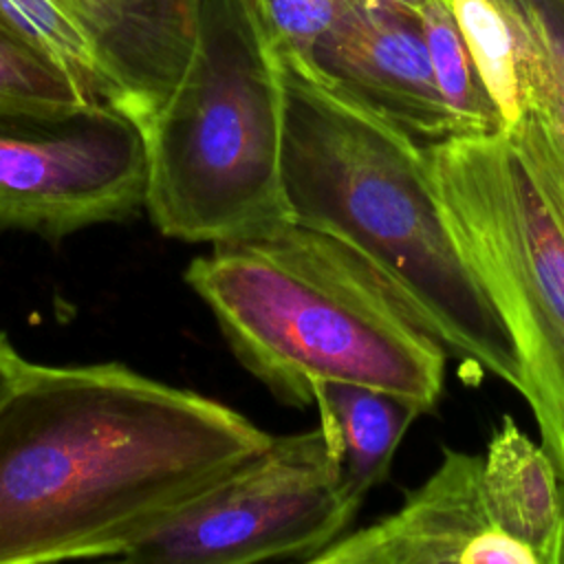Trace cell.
Wrapping results in <instances>:
<instances>
[{
	"label": "cell",
	"mask_w": 564,
	"mask_h": 564,
	"mask_svg": "<svg viewBox=\"0 0 564 564\" xmlns=\"http://www.w3.org/2000/svg\"><path fill=\"white\" fill-rule=\"evenodd\" d=\"M452 13L478 75L505 126L522 115L518 44L507 13L496 0H449Z\"/></svg>",
	"instance_id": "cell-16"
},
{
	"label": "cell",
	"mask_w": 564,
	"mask_h": 564,
	"mask_svg": "<svg viewBox=\"0 0 564 564\" xmlns=\"http://www.w3.org/2000/svg\"><path fill=\"white\" fill-rule=\"evenodd\" d=\"M443 218L522 366L520 394L564 480V225L509 128L425 143Z\"/></svg>",
	"instance_id": "cell-5"
},
{
	"label": "cell",
	"mask_w": 564,
	"mask_h": 564,
	"mask_svg": "<svg viewBox=\"0 0 564 564\" xmlns=\"http://www.w3.org/2000/svg\"><path fill=\"white\" fill-rule=\"evenodd\" d=\"M421 26L436 86L454 119L456 137L502 130L505 119L478 75L449 0H427L421 9Z\"/></svg>",
	"instance_id": "cell-14"
},
{
	"label": "cell",
	"mask_w": 564,
	"mask_h": 564,
	"mask_svg": "<svg viewBox=\"0 0 564 564\" xmlns=\"http://www.w3.org/2000/svg\"><path fill=\"white\" fill-rule=\"evenodd\" d=\"M282 126V62L253 0H198L189 64L143 128L154 227L214 245L291 218Z\"/></svg>",
	"instance_id": "cell-4"
},
{
	"label": "cell",
	"mask_w": 564,
	"mask_h": 564,
	"mask_svg": "<svg viewBox=\"0 0 564 564\" xmlns=\"http://www.w3.org/2000/svg\"><path fill=\"white\" fill-rule=\"evenodd\" d=\"M518 44L522 110H533L564 145V0H496Z\"/></svg>",
	"instance_id": "cell-13"
},
{
	"label": "cell",
	"mask_w": 564,
	"mask_h": 564,
	"mask_svg": "<svg viewBox=\"0 0 564 564\" xmlns=\"http://www.w3.org/2000/svg\"><path fill=\"white\" fill-rule=\"evenodd\" d=\"M90 104L73 77L0 9V115H64Z\"/></svg>",
	"instance_id": "cell-15"
},
{
	"label": "cell",
	"mask_w": 564,
	"mask_h": 564,
	"mask_svg": "<svg viewBox=\"0 0 564 564\" xmlns=\"http://www.w3.org/2000/svg\"><path fill=\"white\" fill-rule=\"evenodd\" d=\"M313 405L335 449L341 496L357 516L366 496L388 478L394 452L421 412L392 392L348 381H317Z\"/></svg>",
	"instance_id": "cell-12"
},
{
	"label": "cell",
	"mask_w": 564,
	"mask_h": 564,
	"mask_svg": "<svg viewBox=\"0 0 564 564\" xmlns=\"http://www.w3.org/2000/svg\"><path fill=\"white\" fill-rule=\"evenodd\" d=\"M328 84L421 143L456 137L432 70L421 13L383 0H344L306 59Z\"/></svg>",
	"instance_id": "cell-10"
},
{
	"label": "cell",
	"mask_w": 564,
	"mask_h": 564,
	"mask_svg": "<svg viewBox=\"0 0 564 564\" xmlns=\"http://www.w3.org/2000/svg\"><path fill=\"white\" fill-rule=\"evenodd\" d=\"M348 509L333 443L322 425L271 441L214 480L119 562L249 564L308 562L346 533Z\"/></svg>",
	"instance_id": "cell-6"
},
{
	"label": "cell",
	"mask_w": 564,
	"mask_h": 564,
	"mask_svg": "<svg viewBox=\"0 0 564 564\" xmlns=\"http://www.w3.org/2000/svg\"><path fill=\"white\" fill-rule=\"evenodd\" d=\"M234 357L293 408L317 381L392 392L421 414L443 394L447 350L388 278L341 238L286 218L214 242L185 269Z\"/></svg>",
	"instance_id": "cell-3"
},
{
	"label": "cell",
	"mask_w": 564,
	"mask_h": 564,
	"mask_svg": "<svg viewBox=\"0 0 564 564\" xmlns=\"http://www.w3.org/2000/svg\"><path fill=\"white\" fill-rule=\"evenodd\" d=\"M0 9L95 104L143 132L196 44L198 0H0Z\"/></svg>",
	"instance_id": "cell-8"
},
{
	"label": "cell",
	"mask_w": 564,
	"mask_h": 564,
	"mask_svg": "<svg viewBox=\"0 0 564 564\" xmlns=\"http://www.w3.org/2000/svg\"><path fill=\"white\" fill-rule=\"evenodd\" d=\"M271 434L123 364L26 361L0 403V564L115 560Z\"/></svg>",
	"instance_id": "cell-1"
},
{
	"label": "cell",
	"mask_w": 564,
	"mask_h": 564,
	"mask_svg": "<svg viewBox=\"0 0 564 564\" xmlns=\"http://www.w3.org/2000/svg\"><path fill=\"white\" fill-rule=\"evenodd\" d=\"M282 187L289 216L368 258L463 364L522 390V366L491 297L443 218L425 143L280 55Z\"/></svg>",
	"instance_id": "cell-2"
},
{
	"label": "cell",
	"mask_w": 564,
	"mask_h": 564,
	"mask_svg": "<svg viewBox=\"0 0 564 564\" xmlns=\"http://www.w3.org/2000/svg\"><path fill=\"white\" fill-rule=\"evenodd\" d=\"M278 55L311 57L317 40L337 20L344 0H253Z\"/></svg>",
	"instance_id": "cell-17"
},
{
	"label": "cell",
	"mask_w": 564,
	"mask_h": 564,
	"mask_svg": "<svg viewBox=\"0 0 564 564\" xmlns=\"http://www.w3.org/2000/svg\"><path fill=\"white\" fill-rule=\"evenodd\" d=\"M383 2H392V4H401L405 9H412L416 13H421V9L427 4V0H383Z\"/></svg>",
	"instance_id": "cell-19"
},
{
	"label": "cell",
	"mask_w": 564,
	"mask_h": 564,
	"mask_svg": "<svg viewBox=\"0 0 564 564\" xmlns=\"http://www.w3.org/2000/svg\"><path fill=\"white\" fill-rule=\"evenodd\" d=\"M24 366H26V359L18 355L13 344L0 330V403L11 392V388Z\"/></svg>",
	"instance_id": "cell-18"
},
{
	"label": "cell",
	"mask_w": 564,
	"mask_h": 564,
	"mask_svg": "<svg viewBox=\"0 0 564 564\" xmlns=\"http://www.w3.org/2000/svg\"><path fill=\"white\" fill-rule=\"evenodd\" d=\"M141 128L108 104L0 115V227L62 240L145 203Z\"/></svg>",
	"instance_id": "cell-7"
},
{
	"label": "cell",
	"mask_w": 564,
	"mask_h": 564,
	"mask_svg": "<svg viewBox=\"0 0 564 564\" xmlns=\"http://www.w3.org/2000/svg\"><path fill=\"white\" fill-rule=\"evenodd\" d=\"M482 482L500 531L538 564H564V480L546 449L505 414L482 454Z\"/></svg>",
	"instance_id": "cell-11"
},
{
	"label": "cell",
	"mask_w": 564,
	"mask_h": 564,
	"mask_svg": "<svg viewBox=\"0 0 564 564\" xmlns=\"http://www.w3.org/2000/svg\"><path fill=\"white\" fill-rule=\"evenodd\" d=\"M308 564H538L496 524L482 482V456L443 447L432 476L401 507L346 531Z\"/></svg>",
	"instance_id": "cell-9"
}]
</instances>
